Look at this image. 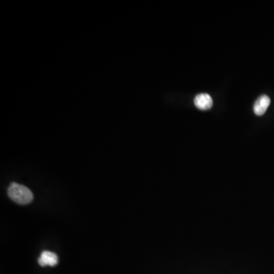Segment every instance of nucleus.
Here are the masks:
<instances>
[{"label":"nucleus","mask_w":274,"mask_h":274,"mask_svg":"<svg viewBox=\"0 0 274 274\" xmlns=\"http://www.w3.org/2000/svg\"><path fill=\"white\" fill-rule=\"evenodd\" d=\"M8 195L14 202L21 205H26L33 200L34 196L31 190L25 186L12 183L8 188Z\"/></svg>","instance_id":"obj_1"},{"label":"nucleus","mask_w":274,"mask_h":274,"mask_svg":"<svg viewBox=\"0 0 274 274\" xmlns=\"http://www.w3.org/2000/svg\"><path fill=\"white\" fill-rule=\"evenodd\" d=\"M194 105L200 110H207L213 107L214 102L209 94H199L194 99Z\"/></svg>","instance_id":"obj_2"},{"label":"nucleus","mask_w":274,"mask_h":274,"mask_svg":"<svg viewBox=\"0 0 274 274\" xmlns=\"http://www.w3.org/2000/svg\"><path fill=\"white\" fill-rule=\"evenodd\" d=\"M59 262L57 255L55 253L49 251H45L41 253V256L38 258V264L41 267H55Z\"/></svg>","instance_id":"obj_3"},{"label":"nucleus","mask_w":274,"mask_h":274,"mask_svg":"<svg viewBox=\"0 0 274 274\" xmlns=\"http://www.w3.org/2000/svg\"><path fill=\"white\" fill-rule=\"evenodd\" d=\"M271 105V99L266 95L260 96L255 105H254V111L258 116H262L266 113L268 107Z\"/></svg>","instance_id":"obj_4"}]
</instances>
